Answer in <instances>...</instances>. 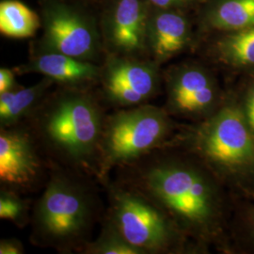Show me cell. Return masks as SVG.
<instances>
[{
    "label": "cell",
    "mask_w": 254,
    "mask_h": 254,
    "mask_svg": "<svg viewBox=\"0 0 254 254\" xmlns=\"http://www.w3.org/2000/svg\"><path fill=\"white\" fill-rule=\"evenodd\" d=\"M134 189L162 209L181 232L198 237L216 232L218 192L198 166L176 159L151 162L139 171Z\"/></svg>",
    "instance_id": "cell-1"
},
{
    "label": "cell",
    "mask_w": 254,
    "mask_h": 254,
    "mask_svg": "<svg viewBox=\"0 0 254 254\" xmlns=\"http://www.w3.org/2000/svg\"><path fill=\"white\" fill-rule=\"evenodd\" d=\"M35 130L46 148L66 164L97 173L106 117L91 94L68 90L41 103Z\"/></svg>",
    "instance_id": "cell-2"
},
{
    "label": "cell",
    "mask_w": 254,
    "mask_h": 254,
    "mask_svg": "<svg viewBox=\"0 0 254 254\" xmlns=\"http://www.w3.org/2000/svg\"><path fill=\"white\" fill-rule=\"evenodd\" d=\"M94 219V203L79 182L56 173L33 212L34 236L40 243L68 251L86 245Z\"/></svg>",
    "instance_id": "cell-3"
},
{
    "label": "cell",
    "mask_w": 254,
    "mask_h": 254,
    "mask_svg": "<svg viewBox=\"0 0 254 254\" xmlns=\"http://www.w3.org/2000/svg\"><path fill=\"white\" fill-rule=\"evenodd\" d=\"M168 110L142 104L106 117L97 174L105 177L114 168L131 165L163 144L172 131Z\"/></svg>",
    "instance_id": "cell-4"
},
{
    "label": "cell",
    "mask_w": 254,
    "mask_h": 254,
    "mask_svg": "<svg viewBox=\"0 0 254 254\" xmlns=\"http://www.w3.org/2000/svg\"><path fill=\"white\" fill-rule=\"evenodd\" d=\"M190 139L194 152L214 169L234 174L254 172V133L241 108L217 109L195 128Z\"/></svg>",
    "instance_id": "cell-5"
},
{
    "label": "cell",
    "mask_w": 254,
    "mask_h": 254,
    "mask_svg": "<svg viewBox=\"0 0 254 254\" xmlns=\"http://www.w3.org/2000/svg\"><path fill=\"white\" fill-rule=\"evenodd\" d=\"M109 221L141 254L169 252L182 236L163 210L135 189L110 190Z\"/></svg>",
    "instance_id": "cell-6"
},
{
    "label": "cell",
    "mask_w": 254,
    "mask_h": 254,
    "mask_svg": "<svg viewBox=\"0 0 254 254\" xmlns=\"http://www.w3.org/2000/svg\"><path fill=\"white\" fill-rule=\"evenodd\" d=\"M159 86L156 63L129 59H111L104 75L107 99L120 108L146 104L154 97Z\"/></svg>",
    "instance_id": "cell-7"
},
{
    "label": "cell",
    "mask_w": 254,
    "mask_h": 254,
    "mask_svg": "<svg viewBox=\"0 0 254 254\" xmlns=\"http://www.w3.org/2000/svg\"><path fill=\"white\" fill-rule=\"evenodd\" d=\"M45 52L88 61L98 50V38L88 21L73 9L53 6L46 11Z\"/></svg>",
    "instance_id": "cell-8"
},
{
    "label": "cell",
    "mask_w": 254,
    "mask_h": 254,
    "mask_svg": "<svg viewBox=\"0 0 254 254\" xmlns=\"http://www.w3.org/2000/svg\"><path fill=\"white\" fill-rule=\"evenodd\" d=\"M218 92L213 78L195 66L180 68L168 83V112L188 118L209 117L217 109Z\"/></svg>",
    "instance_id": "cell-9"
},
{
    "label": "cell",
    "mask_w": 254,
    "mask_h": 254,
    "mask_svg": "<svg viewBox=\"0 0 254 254\" xmlns=\"http://www.w3.org/2000/svg\"><path fill=\"white\" fill-rule=\"evenodd\" d=\"M41 169L34 138L25 130L11 127L1 129V183L9 188L27 189L37 181Z\"/></svg>",
    "instance_id": "cell-10"
},
{
    "label": "cell",
    "mask_w": 254,
    "mask_h": 254,
    "mask_svg": "<svg viewBox=\"0 0 254 254\" xmlns=\"http://www.w3.org/2000/svg\"><path fill=\"white\" fill-rule=\"evenodd\" d=\"M149 18L142 0H119L109 26V42L117 51L133 54L147 46Z\"/></svg>",
    "instance_id": "cell-11"
},
{
    "label": "cell",
    "mask_w": 254,
    "mask_h": 254,
    "mask_svg": "<svg viewBox=\"0 0 254 254\" xmlns=\"http://www.w3.org/2000/svg\"><path fill=\"white\" fill-rule=\"evenodd\" d=\"M190 27L187 19L171 9H162L149 18L147 46L155 63H163L188 46Z\"/></svg>",
    "instance_id": "cell-12"
},
{
    "label": "cell",
    "mask_w": 254,
    "mask_h": 254,
    "mask_svg": "<svg viewBox=\"0 0 254 254\" xmlns=\"http://www.w3.org/2000/svg\"><path fill=\"white\" fill-rule=\"evenodd\" d=\"M27 70L70 86L94 81L100 73V69L91 62L56 52L40 55L31 62Z\"/></svg>",
    "instance_id": "cell-13"
},
{
    "label": "cell",
    "mask_w": 254,
    "mask_h": 254,
    "mask_svg": "<svg viewBox=\"0 0 254 254\" xmlns=\"http://www.w3.org/2000/svg\"><path fill=\"white\" fill-rule=\"evenodd\" d=\"M53 80L46 77L35 85L0 93L1 129L13 127L32 114L41 105Z\"/></svg>",
    "instance_id": "cell-14"
},
{
    "label": "cell",
    "mask_w": 254,
    "mask_h": 254,
    "mask_svg": "<svg viewBox=\"0 0 254 254\" xmlns=\"http://www.w3.org/2000/svg\"><path fill=\"white\" fill-rule=\"evenodd\" d=\"M208 24L233 32L254 27V0L220 1L209 12Z\"/></svg>",
    "instance_id": "cell-15"
},
{
    "label": "cell",
    "mask_w": 254,
    "mask_h": 254,
    "mask_svg": "<svg viewBox=\"0 0 254 254\" xmlns=\"http://www.w3.org/2000/svg\"><path fill=\"white\" fill-rule=\"evenodd\" d=\"M40 21L36 13L16 0H6L0 4V31L3 35L24 39L34 35Z\"/></svg>",
    "instance_id": "cell-16"
},
{
    "label": "cell",
    "mask_w": 254,
    "mask_h": 254,
    "mask_svg": "<svg viewBox=\"0 0 254 254\" xmlns=\"http://www.w3.org/2000/svg\"><path fill=\"white\" fill-rule=\"evenodd\" d=\"M221 60L236 67L254 66V27L235 31L218 43Z\"/></svg>",
    "instance_id": "cell-17"
},
{
    "label": "cell",
    "mask_w": 254,
    "mask_h": 254,
    "mask_svg": "<svg viewBox=\"0 0 254 254\" xmlns=\"http://www.w3.org/2000/svg\"><path fill=\"white\" fill-rule=\"evenodd\" d=\"M81 251L88 254H141L127 242L109 220L100 236L93 242L87 243Z\"/></svg>",
    "instance_id": "cell-18"
},
{
    "label": "cell",
    "mask_w": 254,
    "mask_h": 254,
    "mask_svg": "<svg viewBox=\"0 0 254 254\" xmlns=\"http://www.w3.org/2000/svg\"><path fill=\"white\" fill-rule=\"evenodd\" d=\"M27 203L11 190H1L0 218L13 222L18 227H24L27 220Z\"/></svg>",
    "instance_id": "cell-19"
},
{
    "label": "cell",
    "mask_w": 254,
    "mask_h": 254,
    "mask_svg": "<svg viewBox=\"0 0 254 254\" xmlns=\"http://www.w3.org/2000/svg\"><path fill=\"white\" fill-rule=\"evenodd\" d=\"M241 109L249 127H251L254 133V87L248 91Z\"/></svg>",
    "instance_id": "cell-20"
},
{
    "label": "cell",
    "mask_w": 254,
    "mask_h": 254,
    "mask_svg": "<svg viewBox=\"0 0 254 254\" xmlns=\"http://www.w3.org/2000/svg\"><path fill=\"white\" fill-rule=\"evenodd\" d=\"M24 253V246L17 239H3L0 242V254H22Z\"/></svg>",
    "instance_id": "cell-21"
},
{
    "label": "cell",
    "mask_w": 254,
    "mask_h": 254,
    "mask_svg": "<svg viewBox=\"0 0 254 254\" xmlns=\"http://www.w3.org/2000/svg\"><path fill=\"white\" fill-rule=\"evenodd\" d=\"M14 86H15V79H14L13 73L7 68H1L0 69V93L14 90Z\"/></svg>",
    "instance_id": "cell-22"
},
{
    "label": "cell",
    "mask_w": 254,
    "mask_h": 254,
    "mask_svg": "<svg viewBox=\"0 0 254 254\" xmlns=\"http://www.w3.org/2000/svg\"><path fill=\"white\" fill-rule=\"evenodd\" d=\"M154 6L161 9H171L189 6L195 0H149Z\"/></svg>",
    "instance_id": "cell-23"
},
{
    "label": "cell",
    "mask_w": 254,
    "mask_h": 254,
    "mask_svg": "<svg viewBox=\"0 0 254 254\" xmlns=\"http://www.w3.org/2000/svg\"><path fill=\"white\" fill-rule=\"evenodd\" d=\"M253 222H254V219H253Z\"/></svg>",
    "instance_id": "cell-24"
}]
</instances>
